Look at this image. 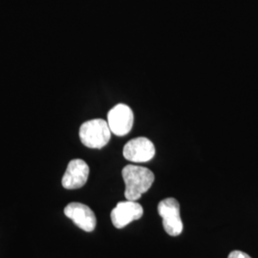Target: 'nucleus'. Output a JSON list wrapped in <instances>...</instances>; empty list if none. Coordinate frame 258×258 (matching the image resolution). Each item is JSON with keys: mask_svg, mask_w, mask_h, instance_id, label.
<instances>
[{"mask_svg": "<svg viewBox=\"0 0 258 258\" xmlns=\"http://www.w3.org/2000/svg\"><path fill=\"white\" fill-rule=\"evenodd\" d=\"M121 175L125 184L124 196L129 201H137L146 194L154 183V173L144 166L127 165L124 166Z\"/></svg>", "mask_w": 258, "mask_h": 258, "instance_id": "nucleus-1", "label": "nucleus"}, {"mask_svg": "<svg viewBox=\"0 0 258 258\" xmlns=\"http://www.w3.org/2000/svg\"><path fill=\"white\" fill-rule=\"evenodd\" d=\"M111 134L107 120L102 119L87 120L80 128V139L83 146L94 149L104 148L110 141Z\"/></svg>", "mask_w": 258, "mask_h": 258, "instance_id": "nucleus-2", "label": "nucleus"}, {"mask_svg": "<svg viewBox=\"0 0 258 258\" xmlns=\"http://www.w3.org/2000/svg\"><path fill=\"white\" fill-rule=\"evenodd\" d=\"M158 212L163 218L164 229L171 236H178L183 231V222L180 216V205L174 198H166L158 205Z\"/></svg>", "mask_w": 258, "mask_h": 258, "instance_id": "nucleus-3", "label": "nucleus"}, {"mask_svg": "<svg viewBox=\"0 0 258 258\" xmlns=\"http://www.w3.org/2000/svg\"><path fill=\"white\" fill-rule=\"evenodd\" d=\"M134 115L128 105L119 103L111 108L107 114V123L111 132L116 136L127 135L133 127Z\"/></svg>", "mask_w": 258, "mask_h": 258, "instance_id": "nucleus-4", "label": "nucleus"}, {"mask_svg": "<svg viewBox=\"0 0 258 258\" xmlns=\"http://www.w3.org/2000/svg\"><path fill=\"white\" fill-rule=\"evenodd\" d=\"M156 150L154 144L146 137L132 139L126 143L122 150V155L133 163H146L153 159Z\"/></svg>", "mask_w": 258, "mask_h": 258, "instance_id": "nucleus-5", "label": "nucleus"}, {"mask_svg": "<svg viewBox=\"0 0 258 258\" xmlns=\"http://www.w3.org/2000/svg\"><path fill=\"white\" fill-rule=\"evenodd\" d=\"M144 214L143 207L136 201H122L111 212V221L117 229H122L131 222L138 220Z\"/></svg>", "mask_w": 258, "mask_h": 258, "instance_id": "nucleus-6", "label": "nucleus"}, {"mask_svg": "<svg viewBox=\"0 0 258 258\" xmlns=\"http://www.w3.org/2000/svg\"><path fill=\"white\" fill-rule=\"evenodd\" d=\"M89 176V166L82 159L69 162L62 177L61 184L66 189H78L86 184Z\"/></svg>", "mask_w": 258, "mask_h": 258, "instance_id": "nucleus-7", "label": "nucleus"}, {"mask_svg": "<svg viewBox=\"0 0 258 258\" xmlns=\"http://www.w3.org/2000/svg\"><path fill=\"white\" fill-rule=\"evenodd\" d=\"M64 214L83 231L91 232L96 228L97 219L95 213L84 204L76 202L68 204L65 207Z\"/></svg>", "mask_w": 258, "mask_h": 258, "instance_id": "nucleus-8", "label": "nucleus"}, {"mask_svg": "<svg viewBox=\"0 0 258 258\" xmlns=\"http://www.w3.org/2000/svg\"><path fill=\"white\" fill-rule=\"evenodd\" d=\"M228 258H251L249 254H247L246 252H243L241 250H233L229 254Z\"/></svg>", "mask_w": 258, "mask_h": 258, "instance_id": "nucleus-9", "label": "nucleus"}]
</instances>
